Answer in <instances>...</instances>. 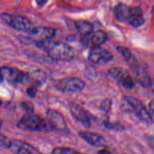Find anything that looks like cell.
<instances>
[{
  "label": "cell",
  "instance_id": "obj_3",
  "mask_svg": "<svg viewBox=\"0 0 154 154\" xmlns=\"http://www.w3.org/2000/svg\"><path fill=\"white\" fill-rule=\"evenodd\" d=\"M123 104L128 108L125 111L134 113V115L141 122L146 124H151L153 122L152 117L147 108L144 106L143 103L139 99L134 96H127L123 99Z\"/></svg>",
  "mask_w": 154,
  "mask_h": 154
},
{
  "label": "cell",
  "instance_id": "obj_30",
  "mask_svg": "<svg viewBox=\"0 0 154 154\" xmlns=\"http://www.w3.org/2000/svg\"><path fill=\"white\" fill-rule=\"evenodd\" d=\"M2 105V101L1 99H0V106H1Z\"/></svg>",
  "mask_w": 154,
  "mask_h": 154
},
{
  "label": "cell",
  "instance_id": "obj_1",
  "mask_svg": "<svg viewBox=\"0 0 154 154\" xmlns=\"http://www.w3.org/2000/svg\"><path fill=\"white\" fill-rule=\"evenodd\" d=\"M36 45L54 60L68 61L74 57L73 50L66 43L46 40L37 42Z\"/></svg>",
  "mask_w": 154,
  "mask_h": 154
},
{
  "label": "cell",
  "instance_id": "obj_26",
  "mask_svg": "<svg viewBox=\"0 0 154 154\" xmlns=\"http://www.w3.org/2000/svg\"><path fill=\"white\" fill-rule=\"evenodd\" d=\"M98 154H113V153L107 150H101L98 152Z\"/></svg>",
  "mask_w": 154,
  "mask_h": 154
},
{
  "label": "cell",
  "instance_id": "obj_6",
  "mask_svg": "<svg viewBox=\"0 0 154 154\" xmlns=\"http://www.w3.org/2000/svg\"><path fill=\"white\" fill-rule=\"evenodd\" d=\"M0 72L2 75L3 79L11 84H22L29 80V75L17 68L2 66L0 68Z\"/></svg>",
  "mask_w": 154,
  "mask_h": 154
},
{
  "label": "cell",
  "instance_id": "obj_17",
  "mask_svg": "<svg viewBox=\"0 0 154 154\" xmlns=\"http://www.w3.org/2000/svg\"><path fill=\"white\" fill-rule=\"evenodd\" d=\"M136 81L143 87H149L152 84L150 77L144 69H139L136 71Z\"/></svg>",
  "mask_w": 154,
  "mask_h": 154
},
{
  "label": "cell",
  "instance_id": "obj_10",
  "mask_svg": "<svg viewBox=\"0 0 154 154\" xmlns=\"http://www.w3.org/2000/svg\"><path fill=\"white\" fill-rule=\"evenodd\" d=\"M113 59V54L101 47L93 48L89 51L88 60L94 64H105L112 61Z\"/></svg>",
  "mask_w": 154,
  "mask_h": 154
},
{
  "label": "cell",
  "instance_id": "obj_7",
  "mask_svg": "<svg viewBox=\"0 0 154 154\" xmlns=\"http://www.w3.org/2000/svg\"><path fill=\"white\" fill-rule=\"evenodd\" d=\"M108 73L110 76L116 80L122 87L128 90H131L135 87V83L132 77L125 69L119 67L111 68L108 71Z\"/></svg>",
  "mask_w": 154,
  "mask_h": 154
},
{
  "label": "cell",
  "instance_id": "obj_12",
  "mask_svg": "<svg viewBox=\"0 0 154 154\" xmlns=\"http://www.w3.org/2000/svg\"><path fill=\"white\" fill-rule=\"evenodd\" d=\"M69 109L71 115L77 122L81 123L85 127H90L91 120L88 114L81 106L75 104V102H69Z\"/></svg>",
  "mask_w": 154,
  "mask_h": 154
},
{
  "label": "cell",
  "instance_id": "obj_23",
  "mask_svg": "<svg viewBox=\"0 0 154 154\" xmlns=\"http://www.w3.org/2000/svg\"><path fill=\"white\" fill-rule=\"evenodd\" d=\"M111 105H112V102L110 99H105V100H104L102 102H101V109L102 110V111H105V112H107V111H110V108H111Z\"/></svg>",
  "mask_w": 154,
  "mask_h": 154
},
{
  "label": "cell",
  "instance_id": "obj_25",
  "mask_svg": "<svg viewBox=\"0 0 154 154\" xmlns=\"http://www.w3.org/2000/svg\"><path fill=\"white\" fill-rule=\"evenodd\" d=\"M36 92H37V89L36 87H35L34 86H32V87H29L27 90V93L30 98H34L36 95Z\"/></svg>",
  "mask_w": 154,
  "mask_h": 154
},
{
  "label": "cell",
  "instance_id": "obj_18",
  "mask_svg": "<svg viewBox=\"0 0 154 154\" xmlns=\"http://www.w3.org/2000/svg\"><path fill=\"white\" fill-rule=\"evenodd\" d=\"M74 25H75V28L78 30L79 32L81 34L82 37L94 31L93 25L90 22H88V21L82 20H75L74 22Z\"/></svg>",
  "mask_w": 154,
  "mask_h": 154
},
{
  "label": "cell",
  "instance_id": "obj_28",
  "mask_svg": "<svg viewBox=\"0 0 154 154\" xmlns=\"http://www.w3.org/2000/svg\"><path fill=\"white\" fill-rule=\"evenodd\" d=\"M3 77H2V75L1 72H0V83H2L3 81Z\"/></svg>",
  "mask_w": 154,
  "mask_h": 154
},
{
  "label": "cell",
  "instance_id": "obj_16",
  "mask_svg": "<svg viewBox=\"0 0 154 154\" xmlns=\"http://www.w3.org/2000/svg\"><path fill=\"white\" fill-rule=\"evenodd\" d=\"M130 7L124 3H119L113 9L115 18L119 22H126L129 14Z\"/></svg>",
  "mask_w": 154,
  "mask_h": 154
},
{
  "label": "cell",
  "instance_id": "obj_8",
  "mask_svg": "<svg viewBox=\"0 0 154 154\" xmlns=\"http://www.w3.org/2000/svg\"><path fill=\"white\" fill-rule=\"evenodd\" d=\"M46 116L48 121L51 124L53 130H55L58 132L67 133L68 128L66 121L60 112L56 110L49 108L46 111Z\"/></svg>",
  "mask_w": 154,
  "mask_h": 154
},
{
  "label": "cell",
  "instance_id": "obj_11",
  "mask_svg": "<svg viewBox=\"0 0 154 154\" xmlns=\"http://www.w3.org/2000/svg\"><path fill=\"white\" fill-rule=\"evenodd\" d=\"M8 149L14 154H42L36 147L18 139L11 140Z\"/></svg>",
  "mask_w": 154,
  "mask_h": 154
},
{
  "label": "cell",
  "instance_id": "obj_21",
  "mask_svg": "<svg viewBox=\"0 0 154 154\" xmlns=\"http://www.w3.org/2000/svg\"><path fill=\"white\" fill-rule=\"evenodd\" d=\"M104 127L107 128V129H112V130H117V131H120L124 129L123 126H122L119 123H110V122H105L104 123Z\"/></svg>",
  "mask_w": 154,
  "mask_h": 154
},
{
  "label": "cell",
  "instance_id": "obj_27",
  "mask_svg": "<svg viewBox=\"0 0 154 154\" xmlns=\"http://www.w3.org/2000/svg\"><path fill=\"white\" fill-rule=\"evenodd\" d=\"M149 109H150V111H152V112H154V100L149 102Z\"/></svg>",
  "mask_w": 154,
  "mask_h": 154
},
{
  "label": "cell",
  "instance_id": "obj_24",
  "mask_svg": "<svg viewBox=\"0 0 154 154\" xmlns=\"http://www.w3.org/2000/svg\"><path fill=\"white\" fill-rule=\"evenodd\" d=\"M21 107L24 111L27 112V114H31L33 111V105L31 102H21Z\"/></svg>",
  "mask_w": 154,
  "mask_h": 154
},
{
  "label": "cell",
  "instance_id": "obj_19",
  "mask_svg": "<svg viewBox=\"0 0 154 154\" xmlns=\"http://www.w3.org/2000/svg\"><path fill=\"white\" fill-rule=\"evenodd\" d=\"M51 154H82L77 150L70 147H55L51 151Z\"/></svg>",
  "mask_w": 154,
  "mask_h": 154
},
{
  "label": "cell",
  "instance_id": "obj_13",
  "mask_svg": "<svg viewBox=\"0 0 154 154\" xmlns=\"http://www.w3.org/2000/svg\"><path fill=\"white\" fill-rule=\"evenodd\" d=\"M57 30L51 27H33L31 31L28 33L33 38H35L36 42H42V41L51 40L55 36Z\"/></svg>",
  "mask_w": 154,
  "mask_h": 154
},
{
  "label": "cell",
  "instance_id": "obj_14",
  "mask_svg": "<svg viewBox=\"0 0 154 154\" xmlns=\"http://www.w3.org/2000/svg\"><path fill=\"white\" fill-rule=\"evenodd\" d=\"M126 22H128L130 25L135 28L143 25L145 19L143 17V11L140 6L130 7L129 14H128V17Z\"/></svg>",
  "mask_w": 154,
  "mask_h": 154
},
{
  "label": "cell",
  "instance_id": "obj_15",
  "mask_svg": "<svg viewBox=\"0 0 154 154\" xmlns=\"http://www.w3.org/2000/svg\"><path fill=\"white\" fill-rule=\"evenodd\" d=\"M79 135L84 140L85 142L90 145L96 147H104L106 144V141L103 136L95 132H87V131H81Z\"/></svg>",
  "mask_w": 154,
  "mask_h": 154
},
{
  "label": "cell",
  "instance_id": "obj_2",
  "mask_svg": "<svg viewBox=\"0 0 154 154\" xmlns=\"http://www.w3.org/2000/svg\"><path fill=\"white\" fill-rule=\"evenodd\" d=\"M17 127L21 130L30 132H50L53 131L48 120L33 114H27L23 116L17 123Z\"/></svg>",
  "mask_w": 154,
  "mask_h": 154
},
{
  "label": "cell",
  "instance_id": "obj_20",
  "mask_svg": "<svg viewBox=\"0 0 154 154\" xmlns=\"http://www.w3.org/2000/svg\"><path fill=\"white\" fill-rule=\"evenodd\" d=\"M116 50L122 54V57H123L125 61H128V60H131L132 55H131V51H130V50L128 48L119 46L116 48Z\"/></svg>",
  "mask_w": 154,
  "mask_h": 154
},
{
  "label": "cell",
  "instance_id": "obj_22",
  "mask_svg": "<svg viewBox=\"0 0 154 154\" xmlns=\"http://www.w3.org/2000/svg\"><path fill=\"white\" fill-rule=\"evenodd\" d=\"M11 141V140L9 139L8 137L5 136L4 135L0 133V147L8 149Z\"/></svg>",
  "mask_w": 154,
  "mask_h": 154
},
{
  "label": "cell",
  "instance_id": "obj_9",
  "mask_svg": "<svg viewBox=\"0 0 154 154\" xmlns=\"http://www.w3.org/2000/svg\"><path fill=\"white\" fill-rule=\"evenodd\" d=\"M107 39V35L102 30H97L91 32L89 34L82 37V43L85 47L89 48L101 47Z\"/></svg>",
  "mask_w": 154,
  "mask_h": 154
},
{
  "label": "cell",
  "instance_id": "obj_4",
  "mask_svg": "<svg viewBox=\"0 0 154 154\" xmlns=\"http://www.w3.org/2000/svg\"><path fill=\"white\" fill-rule=\"evenodd\" d=\"M1 18L8 26L18 31L29 33L33 28V23L30 19L23 15L2 13Z\"/></svg>",
  "mask_w": 154,
  "mask_h": 154
},
{
  "label": "cell",
  "instance_id": "obj_29",
  "mask_svg": "<svg viewBox=\"0 0 154 154\" xmlns=\"http://www.w3.org/2000/svg\"><path fill=\"white\" fill-rule=\"evenodd\" d=\"M37 3H38V4H39V5H43V4H45V3H46V2H37Z\"/></svg>",
  "mask_w": 154,
  "mask_h": 154
},
{
  "label": "cell",
  "instance_id": "obj_5",
  "mask_svg": "<svg viewBox=\"0 0 154 154\" xmlns=\"http://www.w3.org/2000/svg\"><path fill=\"white\" fill-rule=\"evenodd\" d=\"M85 87V83L75 77L62 78L55 84V88L63 93H77L82 90Z\"/></svg>",
  "mask_w": 154,
  "mask_h": 154
}]
</instances>
